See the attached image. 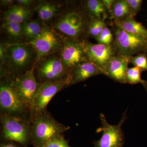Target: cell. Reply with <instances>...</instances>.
<instances>
[{
	"instance_id": "2",
	"label": "cell",
	"mask_w": 147,
	"mask_h": 147,
	"mask_svg": "<svg viewBox=\"0 0 147 147\" xmlns=\"http://www.w3.org/2000/svg\"><path fill=\"white\" fill-rule=\"evenodd\" d=\"M1 141H14L28 147L32 144L30 118L0 113Z\"/></svg>"
},
{
	"instance_id": "14",
	"label": "cell",
	"mask_w": 147,
	"mask_h": 147,
	"mask_svg": "<svg viewBox=\"0 0 147 147\" xmlns=\"http://www.w3.org/2000/svg\"><path fill=\"white\" fill-rule=\"evenodd\" d=\"M130 57L117 55L102 69V74L121 84H126V74Z\"/></svg>"
},
{
	"instance_id": "26",
	"label": "cell",
	"mask_w": 147,
	"mask_h": 147,
	"mask_svg": "<svg viewBox=\"0 0 147 147\" xmlns=\"http://www.w3.org/2000/svg\"><path fill=\"white\" fill-rule=\"evenodd\" d=\"M95 39L98 43L106 45H112L115 42V37L107 26Z\"/></svg>"
},
{
	"instance_id": "1",
	"label": "cell",
	"mask_w": 147,
	"mask_h": 147,
	"mask_svg": "<svg viewBox=\"0 0 147 147\" xmlns=\"http://www.w3.org/2000/svg\"><path fill=\"white\" fill-rule=\"evenodd\" d=\"M31 140L34 147H42L48 142L60 136L70 129L59 122L48 111L30 118Z\"/></svg>"
},
{
	"instance_id": "27",
	"label": "cell",
	"mask_w": 147,
	"mask_h": 147,
	"mask_svg": "<svg viewBox=\"0 0 147 147\" xmlns=\"http://www.w3.org/2000/svg\"><path fill=\"white\" fill-rule=\"evenodd\" d=\"M42 147H72L69 145L68 141L63 135L50 140Z\"/></svg>"
},
{
	"instance_id": "7",
	"label": "cell",
	"mask_w": 147,
	"mask_h": 147,
	"mask_svg": "<svg viewBox=\"0 0 147 147\" xmlns=\"http://www.w3.org/2000/svg\"><path fill=\"white\" fill-rule=\"evenodd\" d=\"M68 78L57 82L40 83L32 102L30 110V118L47 111V105L57 93L69 85Z\"/></svg>"
},
{
	"instance_id": "31",
	"label": "cell",
	"mask_w": 147,
	"mask_h": 147,
	"mask_svg": "<svg viewBox=\"0 0 147 147\" xmlns=\"http://www.w3.org/2000/svg\"><path fill=\"white\" fill-rule=\"evenodd\" d=\"M19 5L24 8H27L31 5L34 1L32 0H18L16 1Z\"/></svg>"
},
{
	"instance_id": "25",
	"label": "cell",
	"mask_w": 147,
	"mask_h": 147,
	"mask_svg": "<svg viewBox=\"0 0 147 147\" xmlns=\"http://www.w3.org/2000/svg\"><path fill=\"white\" fill-rule=\"evenodd\" d=\"M130 63L142 71H147V53H142L130 57Z\"/></svg>"
},
{
	"instance_id": "18",
	"label": "cell",
	"mask_w": 147,
	"mask_h": 147,
	"mask_svg": "<svg viewBox=\"0 0 147 147\" xmlns=\"http://www.w3.org/2000/svg\"><path fill=\"white\" fill-rule=\"evenodd\" d=\"M32 10L20 5L13 6L4 14V21H13L23 24L28 20L32 15Z\"/></svg>"
},
{
	"instance_id": "3",
	"label": "cell",
	"mask_w": 147,
	"mask_h": 147,
	"mask_svg": "<svg viewBox=\"0 0 147 147\" xmlns=\"http://www.w3.org/2000/svg\"><path fill=\"white\" fill-rule=\"evenodd\" d=\"M0 111L1 114L30 118V112L22 102L9 76H1Z\"/></svg>"
},
{
	"instance_id": "21",
	"label": "cell",
	"mask_w": 147,
	"mask_h": 147,
	"mask_svg": "<svg viewBox=\"0 0 147 147\" xmlns=\"http://www.w3.org/2000/svg\"><path fill=\"white\" fill-rule=\"evenodd\" d=\"M57 7L50 3H43L37 7V12L41 20L48 21L52 19L57 14Z\"/></svg>"
},
{
	"instance_id": "19",
	"label": "cell",
	"mask_w": 147,
	"mask_h": 147,
	"mask_svg": "<svg viewBox=\"0 0 147 147\" xmlns=\"http://www.w3.org/2000/svg\"><path fill=\"white\" fill-rule=\"evenodd\" d=\"M130 16H133L126 0H116L113 5L110 18L113 21H121Z\"/></svg>"
},
{
	"instance_id": "8",
	"label": "cell",
	"mask_w": 147,
	"mask_h": 147,
	"mask_svg": "<svg viewBox=\"0 0 147 147\" xmlns=\"http://www.w3.org/2000/svg\"><path fill=\"white\" fill-rule=\"evenodd\" d=\"M90 21L78 11H71L58 21L55 27L71 38L79 40L85 33L87 34Z\"/></svg>"
},
{
	"instance_id": "30",
	"label": "cell",
	"mask_w": 147,
	"mask_h": 147,
	"mask_svg": "<svg viewBox=\"0 0 147 147\" xmlns=\"http://www.w3.org/2000/svg\"><path fill=\"white\" fill-rule=\"evenodd\" d=\"M116 0H101L102 3L105 6V8L108 11L109 15L111 14L114 3Z\"/></svg>"
},
{
	"instance_id": "24",
	"label": "cell",
	"mask_w": 147,
	"mask_h": 147,
	"mask_svg": "<svg viewBox=\"0 0 147 147\" xmlns=\"http://www.w3.org/2000/svg\"><path fill=\"white\" fill-rule=\"evenodd\" d=\"M107 26L105 21L91 19L87 35L95 39Z\"/></svg>"
},
{
	"instance_id": "6",
	"label": "cell",
	"mask_w": 147,
	"mask_h": 147,
	"mask_svg": "<svg viewBox=\"0 0 147 147\" xmlns=\"http://www.w3.org/2000/svg\"><path fill=\"white\" fill-rule=\"evenodd\" d=\"M115 44L117 55L132 57L142 53H147V38L131 34L116 27Z\"/></svg>"
},
{
	"instance_id": "29",
	"label": "cell",
	"mask_w": 147,
	"mask_h": 147,
	"mask_svg": "<svg viewBox=\"0 0 147 147\" xmlns=\"http://www.w3.org/2000/svg\"><path fill=\"white\" fill-rule=\"evenodd\" d=\"M0 147H26L18 142L14 141H1Z\"/></svg>"
},
{
	"instance_id": "15",
	"label": "cell",
	"mask_w": 147,
	"mask_h": 147,
	"mask_svg": "<svg viewBox=\"0 0 147 147\" xmlns=\"http://www.w3.org/2000/svg\"><path fill=\"white\" fill-rule=\"evenodd\" d=\"M99 74H102L101 69L89 61L84 62L76 66L70 71L69 85L86 81Z\"/></svg>"
},
{
	"instance_id": "10",
	"label": "cell",
	"mask_w": 147,
	"mask_h": 147,
	"mask_svg": "<svg viewBox=\"0 0 147 147\" xmlns=\"http://www.w3.org/2000/svg\"><path fill=\"white\" fill-rule=\"evenodd\" d=\"M83 45L88 61L97 65L102 70L108 62L117 55L115 42L111 45H106L83 41Z\"/></svg>"
},
{
	"instance_id": "12",
	"label": "cell",
	"mask_w": 147,
	"mask_h": 147,
	"mask_svg": "<svg viewBox=\"0 0 147 147\" xmlns=\"http://www.w3.org/2000/svg\"><path fill=\"white\" fill-rule=\"evenodd\" d=\"M69 74L66 69L61 59L49 58L40 65L38 77L40 83L61 81L68 78Z\"/></svg>"
},
{
	"instance_id": "5",
	"label": "cell",
	"mask_w": 147,
	"mask_h": 147,
	"mask_svg": "<svg viewBox=\"0 0 147 147\" xmlns=\"http://www.w3.org/2000/svg\"><path fill=\"white\" fill-rule=\"evenodd\" d=\"M101 127L96 129L97 133L102 132L101 138L93 142L94 147H123L124 134L122 125L127 119L126 111L123 114L120 121L116 125L110 124L102 113L100 114Z\"/></svg>"
},
{
	"instance_id": "17",
	"label": "cell",
	"mask_w": 147,
	"mask_h": 147,
	"mask_svg": "<svg viewBox=\"0 0 147 147\" xmlns=\"http://www.w3.org/2000/svg\"><path fill=\"white\" fill-rule=\"evenodd\" d=\"M85 5L88 16L91 19L105 21L109 17V13L101 0H88L86 1Z\"/></svg>"
},
{
	"instance_id": "20",
	"label": "cell",
	"mask_w": 147,
	"mask_h": 147,
	"mask_svg": "<svg viewBox=\"0 0 147 147\" xmlns=\"http://www.w3.org/2000/svg\"><path fill=\"white\" fill-rule=\"evenodd\" d=\"M22 26L23 35L30 41L38 36L43 29L39 21L36 20L25 22L22 24Z\"/></svg>"
},
{
	"instance_id": "28",
	"label": "cell",
	"mask_w": 147,
	"mask_h": 147,
	"mask_svg": "<svg viewBox=\"0 0 147 147\" xmlns=\"http://www.w3.org/2000/svg\"><path fill=\"white\" fill-rule=\"evenodd\" d=\"M126 1L132 16L134 17L141 10L143 1L142 0H126Z\"/></svg>"
},
{
	"instance_id": "23",
	"label": "cell",
	"mask_w": 147,
	"mask_h": 147,
	"mask_svg": "<svg viewBox=\"0 0 147 147\" xmlns=\"http://www.w3.org/2000/svg\"><path fill=\"white\" fill-rule=\"evenodd\" d=\"M142 72L141 69L136 67L127 69L126 74V84L132 85L141 84L143 86L146 81L141 77Z\"/></svg>"
},
{
	"instance_id": "34",
	"label": "cell",
	"mask_w": 147,
	"mask_h": 147,
	"mask_svg": "<svg viewBox=\"0 0 147 147\" xmlns=\"http://www.w3.org/2000/svg\"><path fill=\"white\" fill-rule=\"evenodd\" d=\"M146 21H147V19H146Z\"/></svg>"
},
{
	"instance_id": "32",
	"label": "cell",
	"mask_w": 147,
	"mask_h": 147,
	"mask_svg": "<svg viewBox=\"0 0 147 147\" xmlns=\"http://www.w3.org/2000/svg\"><path fill=\"white\" fill-rule=\"evenodd\" d=\"M14 2L13 0H1V3L2 5L7 6L12 4Z\"/></svg>"
},
{
	"instance_id": "4",
	"label": "cell",
	"mask_w": 147,
	"mask_h": 147,
	"mask_svg": "<svg viewBox=\"0 0 147 147\" xmlns=\"http://www.w3.org/2000/svg\"><path fill=\"white\" fill-rule=\"evenodd\" d=\"M9 68L7 76H15L28 70L33 59L31 47L24 43L10 44L6 48L5 58Z\"/></svg>"
},
{
	"instance_id": "33",
	"label": "cell",
	"mask_w": 147,
	"mask_h": 147,
	"mask_svg": "<svg viewBox=\"0 0 147 147\" xmlns=\"http://www.w3.org/2000/svg\"><path fill=\"white\" fill-rule=\"evenodd\" d=\"M143 86H144L145 90H146V92L147 93V81H146V83L143 85Z\"/></svg>"
},
{
	"instance_id": "11",
	"label": "cell",
	"mask_w": 147,
	"mask_h": 147,
	"mask_svg": "<svg viewBox=\"0 0 147 147\" xmlns=\"http://www.w3.org/2000/svg\"><path fill=\"white\" fill-rule=\"evenodd\" d=\"M60 59L69 74L76 66L88 61L83 41L72 38L66 40L62 50Z\"/></svg>"
},
{
	"instance_id": "16",
	"label": "cell",
	"mask_w": 147,
	"mask_h": 147,
	"mask_svg": "<svg viewBox=\"0 0 147 147\" xmlns=\"http://www.w3.org/2000/svg\"><path fill=\"white\" fill-rule=\"evenodd\" d=\"M116 27L131 34L147 38V29L140 22L134 19V17L130 16L121 21H113Z\"/></svg>"
},
{
	"instance_id": "13",
	"label": "cell",
	"mask_w": 147,
	"mask_h": 147,
	"mask_svg": "<svg viewBox=\"0 0 147 147\" xmlns=\"http://www.w3.org/2000/svg\"><path fill=\"white\" fill-rule=\"evenodd\" d=\"M29 44L34 49L37 58L40 59L53 53L57 49L59 43L54 33L47 28H43L41 33L30 41Z\"/></svg>"
},
{
	"instance_id": "9",
	"label": "cell",
	"mask_w": 147,
	"mask_h": 147,
	"mask_svg": "<svg viewBox=\"0 0 147 147\" xmlns=\"http://www.w3.org/2000/svg\"><path fill=\"white\" fill-rule=\"evenodd\" d=\"M10 77L18 96L30 112L32 102L40 84L35 76L34 68L30 69L20 75Z\"/></svg>"
},
{
	"instance_id": "22",
	"label": "cell",
	"mask_w": 147,
	"mask_h": 147,
	"mask_svg": "<svg viewBox=\"0 0 147 147\" xmlns=\"http://www.w3.org/2000/svg\"><path fill=\"white\" fill-rule=\"evenodd\" d=\"M2 28L11 37L14 39L21 38L24 35L22 24L8 21H4Z\"/></svg>"
}]
</instances>
